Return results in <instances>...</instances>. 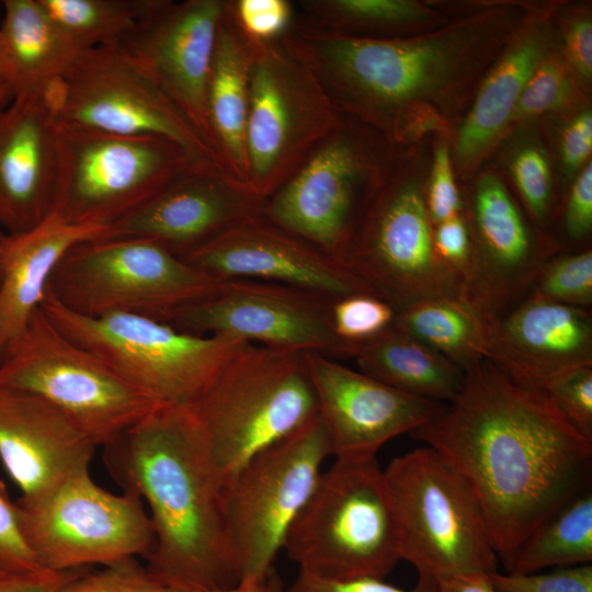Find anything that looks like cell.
I'll return each instance as SVG.
<instances>
[{"label": "cell", "instance_id": "6da1fadb", "mask_svg": "<svg viewBox=\"0 0 592 592\" xmlns=\"http://www.w3.org/2000/svg\"><path fill=\"white\" fill-rule=\"evenodd\" d=\"M411 436L466 482L508 569L524 540L581 493L592 459L584 436L545 391L512 382L483 358L458 395Z\"/></svg>", "mask_w": 592, "mask_h": 592}, {"label": "cell", "instance_id": "7a4b0ae2", "mask_svg": "<svg viewBox=\"0 0 592 592\" xmlns=\"http://www.w3.org/2000/svg\"><path fill=\"white\" fill-rule=\"evenodd\" d=\"M528 19L526 7L500 4L420 35L368 38L294 18L281 38L343 116L399 146L437 126Z\"/></svg>", "mask_w": 592, "mask_h": 592}, {"label": "cell", "instance_id": "3957f363", "mask_svg": "<svg viewBox=\"0 0 592 592\" xmlns=\"http://www.w3.org/2000/svg\"><path fill=\"white\" fill-rule=\"evenodd\" d=\"M109 474L145 500L155 533L147 568L185 592L239 582L225 487L191 406H160L103 446Z\"/></svg>", "mask_w": 592, "mask_h": 592}, {"label": "cell", "instance_id": "277c9868", "mask_svg": "<svg viewBox=\"0 0 592 592\" xmlns=\"http://www.w3.org/2000/svg\"><path fill=\"white\" fill-rule=\"evenodd\" d=\"M283 550L326 579H385L400 556L390 494L377 456L337 457L322 470Z\"/></svg>", "mask_w": 592, "mask_h": 592}, {"label": "cell", "instance_id": "5b68a950", "mask_svg": "<svg viewBox=\"0 0 592 592\" xmlns=\"http://www.w3.org/2000/svg\"><path fill=\"white\" fill-rule=\"evenodd\" d=\"M191 408L225 488L255 454L318 414L304 352L252 343Z\"/></svg>", "mask_w": 592, "mask_h": 592}, {"label": "cell", "instance_id": "8992f818", "mask_svg": "<svg viewBox=\"0 0 592 592\" xmlns=\"http://www.w3.org/2000/svg\"><path fill=\"white\" fill-rule=\"evenodd\" d=\"M41 309L65 335L158 406H193L250 344L229 335L187 333L139 315L84 317L48 294Z\"/></svg>", "mask_w": 592, "mask_h": 592}, {"label": "cell", "instance_id": "52a82bcc", "mask_svg": "<svg viewBox=\"0 0 592 592\" xmlns=\"http://www.w3.org/2000/svg\"><path fill=\"white\" fill-rule=\"evenodd\" d=\"M401 559L436 582L498 571L481 509L462 477L431 447L395 457L384 469Z\"/></svg>", "mask_w": 592, "mask_h": 592}, {"label": "cell", "instance_id": "ba28073f", "mask_svg": "<svg viewBox=\"0 0 592 592\" xmlns=\"http://www.w3.org/2000/svg\"><path fill=\"white\" fill-rule=\"evenodd\" d=\"M397 147L375 129L342 115L264 201L262 213L340 262L362 210L399 157Z\"/></svg>", "mask_w": 592, "mask_h": 592}, {"label": "cell", "instance_id": "9c48e42d", "mask_svg": "<svg viewBox=\"0 0 592 592\" xmlns=\"http://www.w3.org/2000/svg\"><path fill=\"white\" fill-rule=\"evenodd\" d=\"M220 283L152 240L95 238L62 257L46 294L84 317L128 314L166 322Z\"/></svg>", "mask_w": 592, "mask_h": 592}, {"label": "cell", "instance_id": "30bf717a", "mask_svg": "<svg viewBox=\"0 0 592 592\" xmlns=\"http://www.w3.org/2000/svg\"><path fill=\"white\" fill-rule=\"evenodd\" d=\"M0 386L34 394L104 446L158 406L39 309L0 356Z\"/></svg>", "mask_w": 592, "mask_h": 592}, {"label": "cell", "instance_id": "8fae6325", "mask_svg": "<svg viewBox=\"0 0 592 592\" xmlns=\"http://www.w3.org/2000/svg\"><path fill=\"white\" fill-rule=\"evenodd\" d=\"M433 227L425 194L398 157L362 210L340 262L397 311L425 298L458 297L460 276L436 255Z\"/></svg>", "mask_w": 592, "mask_h": 592}, {"label": "cell", "instance_id": "7c38bea8", "mask_svg": "<svg viewBox=\"0 0 592 592\" xmlns=\"http://www.w3.org/2000/svg\"><path fill=\"white\" fill-rule=\"evenodd\" d=\"M329 456L327 433L317 414L255 454L226 486V517L238 583L255 582L272 572Z\"/></svg>", "mask_w": 592, "mask_h": 592}, {"label": "cell", "instance_id": "4fadbf2b", "mask_svg": "<svg viewBox=\"0 0 592 592\" xmlns=\"http://www.w3.org/2000/svg\"><path fill=\"white\" fill-rule=\"evenodd\" d=\"M195 160L162 136H124L57 124L53 213L109 225L146 202Z\"/></svg>", "mask_w": 592, "mask_h": 592}, {"label": "cell", "instance_id": "5bb4252c", "mask_svg": "<svg viewBox=\"0 0 592 592\" xmlns=\"http://www.w3.org/2000/svg\"><path fill=\"white\" fill-rule=\"evenodd\" d=\"M341 118L281 37L253 41L246 140L249 193L264 202Z\"/></svg>", "mask_w": 592, "mask_h": 592}, {"label": "cell", "instance_id": "9a60e30c", "mask_svg": "<svg viewBox=\"0 0 592 592\" xmlns=\"http://www.w3.org/2000/svg\"><path fill=\"white\" fill-rule=\"evenodd\" d=\"M15 502L25 539L43 569L66 571L147 558L155 545L141 498L99 487L89 470L35 501Z\"/></svg>", "mask_w": 592, "mask_h": 592}, {"label": "cell", "instance_id": "2e32d148", "mask_svg": "<svg viewBox=\"0 0 592 592\" xmlns=\"http://www.w3.org/2000/svg\"><path fill=\"white\" fill-rule=\"evenodd\" d=\"M46 94L60 126L162 136L181 145L195 160L216 162L195 129L119 45L84 50Z\"/></svg>", "mask_w": 592, "mask_h": 592}, {"label": "cell", "instance_id": "e0dca14e", "mask_svg": "<svg viewBox=\"0 0 592 592\" xmlns=\"http://www.w3.org/2000/svg\"><path fill=\"white\" fill-rule=\"evenodd\" d=\"M333 301L284 284L234 278L221 281L209 297L177 309L166 322L198 335H229L278 350L354 358L360 348L334 331Z\"/></svg>", "mask_w": 592, "mask_h": 592}, {"label": "cell", "instance_id": "ac0fdd59", "mask_svg": "<svg viewBox=\"0 0 592 592\" xmlns=\"http://www.w3.org/2000/svg\"><path fill=\"white\" fill-rule=\"evenodd\" d=\"M465 218L470 254L458 298L489 321L528 295L555 249L531 230L504 183L493 173L477 179Z\"/></svg>", "mask_w": 592, "mask_h": 592}, {"label": "cell", "instance_id": "d6986e66", "mask_svg": "<svg viewBox=\"0 0 592 592\" xmlns=\"http://www.w3.org/2000/svg\"><path fill=\"white\" fill-rule=\"evenodd\" d=\"M225 3L226 0H155L135 32L119 44L210 151L207 94Z\"/></svg>", "mask_w": 592, "mask_h": 592}, {"label": "cell", "instance_id": "ffe728a7", "mask_svg": "<svg viewBox=\"0 0 592 592\" xmlns=\"http://www.w3.org/2000/svg\"><path fill=\"white\" fill-rule=\"evenodd\" d=\"M182 259L219 281L278 283L333 300L372 294L338 260L263 213L242 219Z\"/></svg>", "mask_w": 592, "mask_h": 592}, {"label": "cell", "instance_id": "44dd1931", "mask_svg": "<svg viewBox=\"0 0 592 592\" xmlns=\"http://www.w3.org/2000/svg\"><path fill=\"white\" fill-rule=\"evenodd\" d=\"M330 456H376L390 440L421 428L445 403L392 388L327 355L304 352Z\"/></svg>", "mask_w": 592, "mask_h": 592}, {"label": "cell", "instance_id": "7402d4cb", "mask_svg": "<svg viewBox=\"0 0 592 592\" xmlns=\"http://www.w3.org/2000/svg\"><path fill=\"white\" fill-rule=\"evenodd\" d=\"M263 201L214 161H194L138 207L106 225L99 238H144L184 258L250 216Z\"/></svg>", "mask_w": 592, "mask_h": 592}, {"label": "cell", "instance_id": "603a6c76", "mask_svg": "<svg viewBox=\"0 0 592 592\" xmlns=\"http://www.w3.org/2000/svg\"><path fill=\"white\" fill-rule=\"evenodd\" d=\"M485 358L515 384L544 391L557 376L592 366V316L527 295L486 321Z\"/></svg>", "mask_w": 592, "mask_h": 592}, {"label": "cell", "instance_id": "cb8c5ba5", "mask_svg": "<svg viewBox=\"0 0 592 592\" xmlns=\"http://www.w3.org/2000/svg\"><path fill=\"white\" fill-rule=\"evenodd\" d=\"M96 445L43 398L0 386V459L22 491L35 501L75 474L89 470Z\"/></svg>", "mask_w": 592, "mask_h": 592}, {"label": "cell", "instance_id": "d4e9b609", "mask_svg": "<svg viewBox=\"0 0 592 592\" xmlns=\"http://www.w3.org/2000/svg\"><path fill=\"white\" fill-rule=\"evenodd\" d=\"M57 123L46 91L14 98L0 110V228L25 232L53 210Z\"/></svg>", "mask_w": 592, "mask_h": 592}, {"label": "cell", "instance_id": "484cf974", "mask_svg": "<svg viewBox=\"0 0 592 592\" xmlns=\"http://www.w3.org/2000/svg\"><path fill=\"white\" fill-rule=\"evenodd\" d=\"M102 224H72L50 213L32 229L0 239V356L39 309L49 278L76 244L101 237Z\"/></svg>", "mask_w": 592, "mask_h": 592}, {"label": "cell", "instance_id": "4316f807", "mask_svg": "<svg viewBox=\"0 0 592 592\" xmlns=\"http://www.w3.org/2000/svg\"><path fill=\"white\" fill-rule=\"evenodd\" d=\"M252 65L253 41L239 26L232 0H226L212 61L207 117L210 148L217 164L246 191Z\"/></svg>", "mask_w": 592, "mask_h": 592}, {"label": "cell", "instance_id": "83f0119b", "mask_svg": "<svg viewBox=\"0 0 592 592\" xmlns=\"http://www.w3.org/2000/svg\"><path fill=\"white\" fill-rule=\"evenodd\" d=\"M543 22L528 20L479 86L457 134L455 155L462 169L475 164L506 128L527 80L550 54V35Z\"/></svg>", "mask_w": 592, "mask_h": 592}, {"label": "cell", "instance_id": "f1b7e54d", "mask_svg": "<svg viewBox=\"0 0 592 592\" xmlns=\"http://www.w3.org/2000/svg\"><path fill=\"white\" fill-rule=\"evenodd\" d=\"M2 10L0 32L13 99L45 91L87 50L39 0H4Z\"/></svg>", "mask_w": 592, "mask_h": 592}, {"label": "cell", "instance_id": "f546056e", "mask_svg": "<svg viewBox=\"0 0 592 592\" xmlns=\"http://www.w3.org/2000/svg\"><path fill=\"white\" fill-rule=\"evenodd\" d=\"M354 360L362 373L406 394L442 403L462 389L465 372L394 326L364 343Z\"/></svg>", "mask_w": 592, "mask_h": 592}, {"label": "cell", "instance_id": "4dcf8cb0", "mask_svg": "<svg viewBox=\"0 0 592 592\" xmlns=\"http://www.w3.org/2000/svg\"><path fill=\"white\" fill-rule=\"evenodd\" d=\"M394 327L441 353L464 372L485 358L487 323L458 297H432L397 311Z\"/></svg>", "mask_w": 592, "mask_h": 592}, {"label": "cell", "instance_id": "1f68e13d", "mask_svg": "<svg viewBox=\"0 0 592 592\" xmlns=\"http://www.w3.org/2000/svg\"><path fill=\"white\" fill-rule=\"evenodd\" d=\"M434 16L430 7L411 0H300L295 4L300 22L355 37L410 36L408 31Z\"/></svg>", "mask_w": 592, "mask_h": 592}, {"label": "cell", "instance_id": "d6a6232c", "mask_svg": "<svg viewBox=\"0 0 592 592\" xmlns=\"http://www.w3.org/2000/svg\"><path fill=\"white\" fill-rule=\"evenodd\" d=\"M592 562V494L583 491L521 545L509 573H532Z\"/></svg>", "mask_w": 592, "mask_h": 592}, {"label": "cell", "instance_id": "836d02e7", "mask_svg": "<svg viewBox=\"0 0 592 592\" xmlns=\"http://www.w3.org/2000/svg\"><path fill=\"white\" fill-rule=\"evenodd\" d=\"M46 12L87 49L119 45L155 0H39Z\"/></svg>", "mask_w": 592, "mask_h": 592}, {"label": "cell", "instance_id": "e575fe53", "mask_svg": "<svg viewBox=\"0 0 592 592\" xmlns=\"http://www.w3.org/2000/svg\"><path fill=\"white\" fill-rule=\"evenodd\" d=\"M528 295L578 308L591 307V249L551 257L535 278Z\"/></svg>", "mask_w": 592, "mask_h": 592}, {"label": "cell", "instance_id": "d590c367", "mask_svg": "<svg viewBox=\"0 0 592 592\" xmlns=\"http://www.w3.org/2000/svg\"><path fill=\"white\" fill-rule=\"evenodd\" d=\"M571 69L560 57L549 54L527 80L512 121L527 119L567 105L574 95Z\"/></svg>", "mask_w": 592, "mask_h": 592}, {"label": "cell", "instance_id": "8d00e7d4", "mask_svg": "<svg viewBox=\"0 0 592 592\" xmlns=\"http://www.w3.org/2000/svg\"><path fill=\"white\" fill-rule=\"evenodd\" d=\"M397 310L372 294H353L332 304V322L337 335L361 348L394 326Z\"/></svg>", "mask_w": 592, "mask_h": 592}, {"label": "cell", "instance_id": "74e56055", "mask_svg": "<svg viewBox=\"0 0 592 592\" xmlns=\"http://www.w3.org/2000/svg\"><path fill=\"white\" fill-rule=\"evenodd\" d=\"M103 567L94 572L84 570L59 592H185L157 578L136 558Z\"/></svg>", "mask_w": 592, "mask_h": 592}, {"label": "cell", "instance_id": "f35d334b", "mask_svg": "<svg viewBox=\"0 0 592 592\" xmlns=\"http://www.w3.org/2000/svg\"><path fill=\"white\" fill-rule=\"evenodd\" d=\"M511 175L526 208L544 223L553 204V182L548 160L536 146L519 150L511 161Z\"/></svg>", "mask_w": 592, "mask_h": 592}, {"label": "cell", "instance_id": "ab89813d", "mask_svg": "<svg viewBox=\"0 0 592 592\" xmlns=\"http://www.w3.org/2000/svg\"><path fill=\"white\" fill-rule=\"evenodd\" d=\"M490 578L499 592H592L591 563L523 574L494 571Z\"/></svg>", "mask_w": 592, "mask_h": 592}, {"label": "cell", "instance_id": "60d3db41", "mask_svg": "<svg viewBox=\"0 0 592 592\" xmlns=\"http://www.w3.org/2000/svg\"><path fill=\"white\" fill-rule=\"evenodd\" d=\"M563 415L592 440V366L568 371L544 390Z\"/></svg>", "mask_w": 592, "mask_h": 592}, {"label": "cell", "instance_id": "b9f144b4", "mask_svg": "<svg viewBox=\"0 0 592 592\" xmlns=\"http://www.w3.org/2000/svg\"><path fill=\"white\" fill-rule=\"evenodd\" d=\"M232 8L243 33L258 42L282 37L295 18V4L288 0H232Z\"/></svg>", "mask_w": 592, "mask_h": 592}, {"label": "cell", "instance_id": "7bdbcfd3", "mask_svg": "<svg viewBox=\"0 0 592 592\" xmlns=\"http://www.w3.org/2000/svg\"><path fill=\"white\" fill-rule=\"evenodd\" d=\"M41 569L23 534L20 509L0 479V574Z\"/></svg>", "mask_w": 592, "mask_h": 592}, {"label": "cell", "instance_id": "ee69618b", "mask_svg": "<svg viewBox=\"0 0 592 592\" xmlns=\"http://www.w3.org/2000/svg\"><path fill=\"white\" fill-rule=\"evenodd\" d=\"M425 203L433 225L463 214V201L455 183L451 153L445 145L435 150Z\"/></svg>", "mask_w": 592, "mask_h": 592}, {"label": "cell", "instance_id": "f6af8a7d", "mask_svg": "<svg viewBox=\"0 0 592 592\" xmlns=\"http://www.w3.org/2000/svg\"><path fill=\"white\" fill-rule=\"evenodd\" d=\"M437 582L419 577L412 589H402L386 582L384 579H326L299 571L297 578L284 592H436Z\"/></svg>", "mask_w": 592, "mask_h": 592}, {"label": "cell", "instance_id": "bcb514c9", "mask_svg": "<svg viewBox=\"0 0 592 592\" xmlns=\"http://www.w3.org/2000/svg\"><path fill=\"white\" fill-rule=\"evenodd\" d=\"M563 226L571 240L585 239L592 229V163L580 170L573 181L563 216Z\"/></svg>", "mask_w": 592, "mask_h": 592}, {"label": "cell", "instance_id": "7dc6e473", "mask_svg": "<svg viewBox=\"0 0 592 592\" xmlns=\"http://www.w3.org/2000/svg\"><path fill=\"white\" fill-rule=\"evenodd\" d=\"M433 247L440 260L462 276L470 254L469 228L463 214L434 225Z\"/></svg>", "mask_w": 592, "mask_h": 592}, {"label": "cell", "instance_id": "c3c4849f", "mask_svg": "<svg viewBox=\"0 0 592 592\" xmlns=\"http://www.w3.org/2000/svg\"><path fill=\"white\" fill-rule=\"evenodd\" d=\"M592 151V113L582 111L565 127L561 136V159L569 174L582 169Z\"/></svg>", "mask_w": 592, "mask_h": 592}, {"label": "cell", "instance_id": "681fc988", "mask_svg": "<svg viewBox=\"0 0 592 592\" xmlns=\"http://www.w3.org/2000/svg\"><path fill=\"white\" fill-rule=\"evenodd\" d=\"M567 64L581 79L592 77V22L587 16L572 19L565 27Z\"/></svg>", "mask_w": 592, "mask_h": 592}, {"label": "cell", "instance_id": "f907efd6", "mask_svg": "<svg viewBox=\"0 0 592 592\" xmlns=\"http://www.w3.org/2000/svg\"><path fill=\"white\" fill-rule=\"evenodd\" d=\"M84 569L54 571L41 569L0 574V592H59Z\"/></svg>", "mask_w": 592, "mask_h": 592}, {"label": "cell", "instance_id": "816d5d0a", "mask_svg": "<svg viewBox=\"0 0 592 592\" xmlns=\"http://www.w3.org/2000/svg\"><path fill=\"white\" fill-rule=\"evenodd\" d=\"M436 592H499L490 573H475L437 581Z\"/></svg>", "mask_w": 592, "mask_h": 592}, {"label": "cell", "instance_id": "f5cc1de1", "mask_svg": "<svg viewBox=\"0 0 592 592\" xmlns=\"http://www.w3.org/2000/svg\"><path fill=\"white\" fill-rule=\"evenodd\" d=\"M218 592H284L278 578L271 572L267 577L255 582L238 583Z\"/></svg>", "mask_w": 592, "mask_h": 592}, {"label": "cell", "instance_id": "db71d44e", "mask_svg": "<svg viewBox=\"0 0 592 592\" xmlns=\"http://www.w3.org/2000/svg\"><path fill=\"white\" fill-rule=\"evenodd\" d=\"M13 100V89L0 32V105L7 106Z\"/></svg>", "mask_w": 592, "mask_h": 592}, {"label": "cell", "instance_id": "11a10c76", "mask_svg": "<svg viewBox=\"0 0 592 592\" xmlns=\"http://www.w3.org/2000/svg\"><path fill=\"white\" fill-rule=\"evenodd\" d=\"M4 232L2 231V229L0 228V239L3 237Z\"/></svg>", "mask_w": 592, "mask_h": 592}, {"label": "cell", "instance_id": "9f6ffc18", "mask_svg": "<svg viewBox=\"0 0 592 592\" xmlns=\"http://www.w3.org/2000/svg\"><path fill=\"white\" fill-rule=\"evenodd\" d=\"M4 106L0 105V110H2Z\"/></svg>", "mask_w": 592, "mask_h": 592}, {"label": "cell", "instance_id": "6f0895ef", "mask_svg": "<svg viewBox=\"0 0 592 592\" xmlns=\"http://www.w3.org/2000/svg\"><path fill=\"white\" fill-rule=\"evenodd\" d=\"M2 7V2H0V8Z\"/></svg>", "mask_w": 592, "mask_h": 592}]
</instances>
